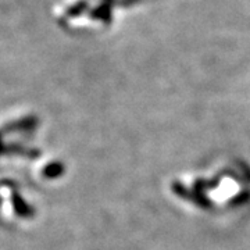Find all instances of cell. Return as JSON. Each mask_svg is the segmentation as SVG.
<instances>
[{"label": "cell", "mask_w": 250, "mask_h": 250, "mask_svg": "<svg viewBox=\"0 0 250 250\" xmlns=\"http://www.w3.org/2000/svg\"><path fill=\"white\" fill-rule=\"evenodd\" d=\"M114 0H103V3H108V4H113Z\"/></svg>", "instance_id": "4"}, {"label": "cell", "mask_w": 250, "mask_h": 250, "mask_svg": "<svg viewBox=\"0 0 250 250\" xmlns=\"http://www.w3.org/2000/svg\"><path fill=\"white\" fill-rule=\"evenodd\" d=\"M90 18L92 20H98L102 22H111L113 20V10H111V4L108 3H102L96 9L90 11Z\"/></svg>", "instance_id": "1"}, {"label": "cell", "mask_w": 250, "mask_h": 250, "mask_svg": "<svg viewBox=\"0 0 250 250\" xmlns=\"http://www.w3.org/2000/svg\"><path fill=\"white\" fill-rule=\"evenodd\" d=\"M89 9V3L88 0H80L77 3H74L72 6H70L67 11H65V16L68 18H77L82 16L86 10Z\"/></svg>", "instance_id": "2"}, {"label": "cell", "mask_w": 250, "mask_h": 250, "mask_svg": "<svg viewBox=\"0 0 250 250\" xmlns=\"http://www.w3.org/2000/svg\"><path fill=\"white\" fill-rule=\"evenodd\" d=\"M136 1H139V0H121V3L124 4L125 7H129V6H134Z\"/></svg>", "instance_id": "3"}]
</instances>
